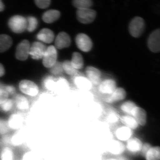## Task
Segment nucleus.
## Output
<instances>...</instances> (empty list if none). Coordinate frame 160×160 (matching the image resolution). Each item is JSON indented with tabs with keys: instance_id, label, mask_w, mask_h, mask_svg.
Returning <instances> with one entry per match:
<instances>
[{
	"instance_id": "obj_1",
	"label": "nucleus",
	"mask_w": 160,
	"mask_h": 160,
	"mask_svg": "<svg viewBox=\"0 0 160 160\" xmlns=\"http://www.w3.org/2000/svg\"><path fill=\"white\" fill-rule=\"evenodd\" d=\"M145 28V21L142 18L136 17L132 19L129 25V32L133 37H140Z\"/></svg>"
},
{
	"instance_id": "obj_2",
	"label": "nucleus",
	"mask_w": 160,
	"mask_h": 160,
	"mask_svg": "<svg viewBox=\"0 0 160 160\" xmlns=\"http://www.w3.org/2000/svg\"><path fill=\"white\" fill-rule=\"evenodd\" d=\"M9 26L13 32L22 33L27 28V21L25 18L21 16H14L9 19Z\"/></svg>"
},
{
	"instance_id": "obj_3",
	"label": "nucleus",
	"mask_w": 160,
	"mask_h": 160,
	"mask_svg": "<svg viewBox=\"0 0 160 160\" xmlns=\"http://www.w3.org/2000/svg\"><path fill=\"white\" fill-rule=\"evenodd\" d=\"M24 116L21 112H15L10 114L6 120L9 130L18 131L22 128L24 124Z\"/></svg>"
},
{
	"instance_id": "obj_4",
	"label": "nucleus",
	"mask_w": 160,
	"mask_h": 160,
	"mask_svg": "<svg viewBox=\"0 0 160 160\" xmlns=\"http://www.w3.org/2000/svg\"><path fill=\"white\" fill-rule=\"evenodd\" d=\"M96 17V12L90 9H78L77 18L79 22L83 24H89L93 22Z\"/></svg>"
},
{
	"instance_id": "obj_5",
	"label": "nucleus",
	"mask_w": 160,
	"mask_h": 160,
	"mask_svg": "<svg viewBox=\"0 0 160 160\" xmlns=\"http://www.w3.org/2000/svg\"><path fill=\"white\" fill-rule=\"evenodd\" d=\"M20 90L24 94L31 97H35L38 94L39 88L37 85L31 81L23 80L19 84Z\"/></svg>"
},
{
	"instance_id": "obj_6",
	"label": "nucleus",
	"mask_w": 160,
	"mask_h": 160,
	"mask_svg": "<svg viewBox=\"0 0 160 160\" xmlns=\"http://www.w3.org/2000/svg\"><path fill=\"white\" fill-rule=\"evenodd\" d=\"M57 51L54 46H51L46 49L43 57V64L46 68H51L57 62Z\"/></svg>"
},
{
	"instance_id": "obj_7",
	"label": "nucleus",
	"mask_w": 160,
	"mask_h": 160,
	"mask_svg": "<svg viewBox=\"0 0 160 160\" xmlns=\"http://www.w3.org/2000/svg\"><path fill=\"white\" fill-rule=\"evenodd\" d=\"M76 43L78 48L84 52H88L92 48V43L91 39L84 33H80L77 36Z\"/></svg>"
},
{
	"instance_id": "obj_8",
	"label": "nucleus",
	"mask_w": 160,
	"mask_h": 160,
	"mask_svg": "<svg viewBox=\"0 0 160 160\" xmlns=\"http://www.w3.org/2000/svg\"><path fill=\"white\" fill-rule=\"evenodd\" d=\"M148 47L153 52H160V29H156L149 35L148 38Z\"/></svg>"
},
{
	"instance_id": "obj_9",
	"label": "nucleus",
	"mask_w": 160,
	"mask_h": 160,
	"mask_svg": "<svg viewBox=\"0 0 160 160\" xmlns=\"http://www.w3.org/2000/svg\"><path fill=\"white\" fill-rule=\"evenodd\" d=\"M126 149L125 144L122 142L117 139L111 140L107 146L108 152L115 156H119L122 154Z\"/></svg>"
},
{
	"instance_id": "obj_10",
	"label": "nucleus",
	"mask_w": 160,
	"mask_h": 160,
	"mask_svg": "<svg viewBox=\"0 0 160 160\" xmlns=\"http://www.w3.org/2000/svg\"><path fill=\"white\" fill-rule=\"evenodd\" d=\"M30 44L29 41L24 40L20 42L17 48L16 57L18 59L25 61L29 54Z\"/></svg>"
},
{
	"instance_id": "obj_11",
	"label": "nucleus",
	"mask_w": 160,
	"mask_h": 160,
	"mask_svg": "<svg viewBox=\"0 0 160 160\" xmlns=\"http://www.w3.org/2000/svg\"><path fill=\"white\" fill-rule=\"evenodd\" d=\"M133 134V131L131 129L124 126H120L116 129L114 135L117 140L120 142H127L130 139Z\"/></svg>"
},
{
	"instance_id": "obj_12",
	"label": "nucleus",
	"mask_w": 160,
	"mask_h": 160,
	"mask_svg": "<svg viewBox=\"0 0 160 160\" xmlns=\"http://www.w3.org/2000/svg\"><path fill=\"white\" fill-rule=\"evenodd\" d=\"M117 89L116 82L114 80L108 79L100 83L98 90L100 93L109 95Z\"/></svg>"
},
{
	"instance_id": "obj_13",
	"label": "nucleus",
	"mask_w": 160,
	"mask_h": 160,
	"mask_svg": "<svg viewBox=\"0 0 160 160\" xmlns=\"http://www.w3.org/2000/svg\"><path fill=\"white\" fill-rule=\"evenodd\" d=\"M46 46L42 43L35 42L29 49V54L34 59L38 60L43 58L46 52Z\"/></svg>"
},
{
	"instance_id": "obj_14",
	"label": "nucleus",
	"mask_w": 160,
	"mask_h": 160,
	"mask_svg": "<svg viewBox=\"0 0 160 160\" xmlns=\"http://www.w3.org/2000/svg\"><path fill=\"white\" fill-rule=\"evenodd\" d=\"M15 107L19 112H25L30 108V103L26 97L22 94H17L14 99Z\"/></svg>"
},
{
	"instance_id": "obj_15",
	"label": "nucleus",
	"mask_w": 160,
	"mask_h": 160,
	"mask_svg": "<svg viewBox=\"0 0 160 160\" xmlns=\"http://www.w3.org/2000/svg\"><path fill=\"white\" fill-rule=\"evenodd\" d=\"M55 48L58 49H63L67 48L71 44V39L69 35L66 32H60L55 40Z\"/></svg>"
},
{
	"instance_id": "obj_16",
	"label": "nucleus",
	"mask_w": 160,
	"mask_h": 160,
	"mask_svg": "<svg viewBox=\"0 0 160 160\" xmlns=\"http://www.w3.org/2000/svg\"><path fill=\"white\" fill-rule=\"evenodd\" d=\"M126 96V90L123 88H117L112 94L106 98L105 101L108 103H113L124 100Z\"/></svg>"
},
{
	"instance_id": "obj_17",
	"label": "nucleus",
	"mask_w": 160,
	"mask_h": 160,
	"mask_svg": "<svg viewBox=\"0 0 160 160\" xmlns=\"http://www.w3.org/2000/svg\"><path fill=\"white\" fill-rule=\"evenodd\" d=\"M142 146V143L139 139L132 138L126 142V148L129 152L136 153L141 151Z\"/></svg>"
},
{
	"instance_id": "obj_18",
	"label": "nucleus",
	"mask_w": 160,
	"mask_h": 160,
	"mask_svg": "<svg viewBox=\"0 0 160 160\" xmlns=\"http://www.w3.org/2000/svg\"><path fill=\"white\" fill-rule=\"evenodd\" d=\"M86 74L91 82L95 85L100 83L101 72L98 69L92 66H88L86 69Z\"/></svg>"
},
{
	"instance_id": "obj_19",
	"label": "nucleus",
	"mask_w": 160,
	"mask_h": 160,
	"mask_svg": "<svg viewBox=\"0 0 160 160\" xmlns=\"http://www.w3.org/2000/svg\"><path fill=\"white\" fill-rule=\"evenodd\" d=\"M131 116L137 122L138 125L144 126L146 122V112L142 108L137 106L134 109Z\"/></svg>"
},
{
	"instance_id": "obj_20",
	"label": "nucleus",
	"mask_w": 160,
	"mask_h": 160,
	"mask_svg": "<svg viewBox=\"0 0 160 160\" xmlns=\"http://www.w3.org/2000/svg\"><path fill=\"white\" fill-rule=\"evenodd\" d=\"M38 39L46 43H51L53 41L54 34L50 29H42L37 35Z\"/></svg>"
},
{
	"instance_id": "obj_21",
	"label": "nucleus",
	"mask_w": 160,
	"mask_h": 160,
	"mask_svg": "<svg viewBox=\"0 0 160 160\" xmlns=\"http://www.w3.org/2000/svg\"><path fill=\"white\" fill-rule=\"evenodd\" d=\"M120 121L124 126L128 127L132 130L136 129L138 127V124L134 118L128 115H123L120 117Z\"/></svg>"
},
{
	"instance_id": "obj_22",
	"label": "nucleus",
	"mask_w": 160,
	"mask_h": 160,
	"mask_svg": "<svg viewBox=\"0 0 160 160\" xmlns=\"http://www.w3.org/2000/svg\"><path fill=\"white\" fill-rule=\"evenodd\" d=\"M119 113L116 110L113 108L107 109L105 115V119L108 123L110 124H116L120 121Z\"/></svg>"
},
{
	"instance_id": "obj_23",
	"label": "nucleus",
	"mask_w": 160,
	"mask_h": 160,
	"mask_svg": "<svg viewBox=\"0 0 160 160\" xmlns=\"http://www.w3.org/2000/svg\"><path fill=\"white\" fill-rule=\"evenodd\" d=\"M60 17V12L52 9L46 12L42 16V19L45 22L52 23L58 19Z\"/></svg>"
},
{
	"instance_id": "obj_24",
	"label": "nucleus",
	"mask_w": 160,
	"mask_h": 160,
	"mask_svg": "<svg viewBox=\"0 0 160 160\" xmlns=\"http://www.w3.org/2000/svg\"><path fill=\"white\" fill-rule=\"evenodd\" d=\"M15 154L14 150L9 146L3 147L0 151V160H14Z\"/></svg>"
},
{
	"instance_id": "obj_25",
	"label": "nucleus",
	"mask_w": 160,
	"mask_h": 160,
	"mask_svg": "<svg viewBox=\"0 0 160 160\" xmlns=\"http://www.w3.org/2000/svg\"><path fill=\"white\" fill-rule=\"evenodd\" d=\"M12 43V39L9 35H0V52L8 50L11 47Z\"/></svg>"
},
{
	"instance_id": "obj_26",
	"label": "nucleus",
	"mask_w": 160,
	"mask_h": 160,
	"mask_svg": "<svg viewBox=\"0 0 160 160\" xmlns=\"http://www.w3.org/2000/svg\"><path fill=\"white\" fill-rule=\"evenodd\" d=\"M74 82L78 88L83 90H88L91 87V82L84 77L79 76L76 78Z\"/></svg>"
},
{
	"instance_id": "obj_27",
	"label": "nucleus",
	"mask_w": 160,
	"mask_h": 160,
	"mask_svg": "<svg viewBox=\"0 0 160 160\" xmlns=\"http://www.w3.org/2000/svg\"><path fill=\"white\" fill-rule=\"evenodd\" d=\"M72 66L77 70L82 69L84 66V60L82 55L78 52H74L70 61Z\"/></svg>"
},
{
	"instance_id": "obj_28",
	"label": "nucleus",
	"mask_w": 160,
	"mask_h": 160,
	"mask_svg": "<svg viewBox=\"0 0 160 160\" xmlns=\"http://www.w3.org/2000/svg\"><path fill=\"white\" fill-rule=\"evenodd\" d=\"M136 104L131 101L124 102L120 106V109L125 115L131 116L132 113L137 107Z\"/></svg>"
},
{
	"instance_id": "obj_29",
	"label": "nucleus",
	"mask_w": 160,
	"mask_h": 160,
	"mask_svg": "<svg viewBox=\"0 0 160 160\" xmlns=\"http://www.w3.org/2000/svg\"><path fill=\"white\" fill-rule=\"evenodd\" d=\"M145 157L146 160H160V147H150Z\"/></svg>"
},
{
	"instance_id": "obj_30",
	"label": "nucleus",
	"mask_w": 160,
	"mask_h": 160,
	"mask_svg": "<svg viewBox=\"0 0 160 160\" xmlns=\"http://www.w3.org/2000/svg\"><path fill=\"white\" fill-rule=\"evenodd\" d=\"M72 4L78 9H89L92 6V2L90 0H74Z\"/></svg>"
},
{
	"instance_id": "obj_31",
	"label": "nucleus",
	"mask_w": 160,
	"mask_h": 160,
	"mask_svg": "<svg viewBox=\"0 0 160 160\" xmlns=\"http://www.w3.org/2000/svg\"><path fill=\"white\" fill-rule=\"evenodd\" d=\"M14 107V100L9 98L0 106V109L5 113H8L10 112Z\"/></svg>"
},
{
	"instance_id": "obj_32",
	"label": "nucleus",
	"mask_w": 160,
	"mask_h": 160,
	"mask_svg": "<svg viewBox=\"0 0 160 160\" xmlns=\"http://www.w3.org/2000/svg\"><path fill=\"white\" fill-rule=\"evenodd\" d=\"M63 70L69 75H74L78 73V70L75 69L69 61H66L62 63Z\"/></svg>"
},
{
	"instance_id": "obj_33",
	"label": "nucleus",
	"mask_w": 160,
	"mask_h": 160,
	"mask_svg": "<svg viewBox=\"0 0 160 160\" xmlns=\"http://www.w3.org/2000/svg\"><path fill=\"white\" fill-rule=\"evenodd\" d=\"M43 83L46 89L49 90H53L55 87H56V82L55 81L54 78L52 77H47L44 80Z\"/></svg>"
},
{
	"instance_id": "obj_34",
	"label": "nucleus",
	"mask_w": 160,
	"mask_h": 160,
	"mask_svg": "<svg viewBox=\"0 0 160 160\" xmlns=\"http://www.w3.org/2000/svg\"><path fill=\"white\" fill-rule=\"evenodd\" d=\"M50 71L52 74L58 75L63 73V70L62 63L57 62L52 67L50 68Z\"/></svg>"
},
{
	"instance_id": "obj_35",
	"label": "nucleus",
	"mask_w": 160,
	"mask_h": 160,
	"mask_svg": "<svg viewBox=\"0 0 160 160\" xmlns=\"http://www.w3.org/2000/svg\"><path fill=\"white\" fill-rule=\"evenodd\" d=\"M28 26H27V29L28 31L32 32L35 30L38 26V21L36 18L33 17H29L28 18Z\"/></svg>"
},
{
	"instance_id": "obj_36",
	"label": "nucleus",
	"mask_w": 160,
	"mask_h": 160,
	"mask_svg": "<svg viewBox=\"0 0 160 160\" xmlns=\"http://www.w3.org/2000/svg\"><path fill=\"white\" fill-rule=\"evenodd\" d=\"M9 130V127L7 125L6 121L2 120V123L0 126V135L3 136L6 135Z\"/></svg>"
},
{
	"instance_id": "obj_37",
	"label": "nucleus",
	"mask_w": 160,
	"mask_h": 160,
	"mask_svg": "<svg viewBox=\"0 0 160 160\" xmlns=\"http://www.w3.org/2000/svg\"><path fill=\"white\" fill-rule=\"evenodd\" d=\"M9 96L5 89L0 87V106L9 99Z\"/></svg>"
},
{
	"instance_id": "obj_38",
	"label": "nucleus",
	"mask_w": 160,
	"mask_h": 160,
	"mask_svg": "<svg viewBox=\"0 0 160 160\" xmlns=\"http://www.w3.org/2000/svg\"><path fill=\"white\" fill-rule=\"evenodd\" d=\"M35 3L39 8L46 9L50 5V1L49 0H37L35 1Z\"/></svg>"
},
{
	"instance_id": "obj_39",
	"label": "nucleus",
	"mask_w": 160,
	"mask_h": 160,
	"mask_svg": "<svg viewBox=\"0 0 160 160\" xmlns=\"http://www.w3.org/2000/svg\"><path fill=\"white\" fill-rule=\"evenodd\" d=\"M56 86H58L59 87L60 89V88L64 89L65 87L67 88V86H68V83L65 79H60L57 82H56Z\"/></svg>"
},
{
	"instance_id": "obj_40",
	"label": "nucleus",
	"mask_w": 160,
	"mask_h": 160,
	"mask_svg": "<svg viewBox=\"0 0 160 160\" xmlns=\"http://www.w3.org/2000/svg\"><path fill=\"white\" fill-rule=\"evenodd\" d=\"M4 89L7 92V93L9 95H13L15 93V89L13 86H7L5 87Z\"/></svg>"
},
{
	"instance_id": "obj_41",
	"label": "nucleus",
	"mask_w": 160,
	"mask_h": 160,
	"mask_svg": "<svg viewBox=\"0 0 160 160\" xmlns=\"http://www.w3.org/2000/svg\"><path fill=\"white\" fill-rule=\"evenodd\" d=\"M150 147H151V146H150V145H149V144H147V143L143 145L142 150H141V152H142V154H143V155L145 156L146 152L148 151V150H149Z\"/></svg>"
},
{
	"instance_id": "obj_42",
	"label": "nucleus",
	"mask_w": 160,
	"mask_h": 160,
	"mask_svg": "<svg viewBox=\"0 0 160 160\" xmlns=\"http://www.w3.org/2000/svg\"><path fill=\"white\" fill-rule=\"evenodd\" d=\"M5 74V69L2 64L0 63V77L2 76Z\"/></svg>"
},
{
	"instance_id": "obj_43",
	"label": "nucleus",
	"mask_w": 160,
	"mask_h": 160,
	"mask_svg": "<svg viewBox=\"0 0 160 160\" xmlns=\"http://www.w3.org/2000/svg\"><path fill=\"white\" fill-rule=\"evenodd\" d=\"M4 9V6L2 1H0V12L3 11Z\"/></svg>"
},
{
	"instance_id": "obj_44",
	"label": "nucleus",
	"mask_w": 160,
	"mask_h": 160,
	"mask_svg": "<svg viewBox=\"0 0 160 160\" xmlns=\"http://www.w3.org/2000/svg\"><path fill=\"white\" fill-rule=\"evenodd\" d=\"M106 160H118L117 159L114 158H110L107 159Z\"/></svg>"
},
{
	"instance_id": "obj_45",
	"label": "nucleus",
	"mask_w": 160,
	"mask_h": 160,
	"mask_svg": "<svg viewBox=\"0 0 160 160\" xmlns=\"http://www.w3.org/2000/svg\"><path fill=\"white\" fill-rule=\"evenodd\" d=\"M2 119L0 118V126H1V123H2Z\"/></svg>"
},
{
	"instance_id": "obj_46",
	"label": "nucleus",
	"mask_w": 160,
	"mask_h": 160,
	"mask_svg": "<svg viewBox=\"0 0 160 160\" xmlns=\"http://www.w3.org/2000/svg\"><path fill=\"white\" fill-rule=\"evenodd\" d=\"M0 145H1V143H0Z\"/></svg>"
}]
</instances>
